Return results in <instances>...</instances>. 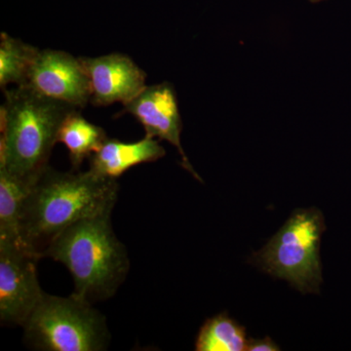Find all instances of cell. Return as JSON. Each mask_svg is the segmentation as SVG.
I'll return each instance as SVG.
<instances>
[{"mask_svg":"<svg viewBox=\"0 0 351 351\" xmlns=\"http://www.w3.org/2000/svg\"><path fill=\"white\" fill-rule=\"evenodd\" d=\"M119 191L117 179L93 170L61 172L49 166L25 196L21 216L23 242L41 257L48 244L69 226L112 215Z\"/></svg>","mask_w":351,"mask_h":351,"instance_id":"1","label":"cell"},{"mask_svg":"<svg viewBox=\"0 0 351 351\" xmlns=\"http://www.w3.org/2000/svg\"><path fill=\"white\" fill-rule=\"evenodd\" d=\"M80 110L27 86L4 90L0 108V167L31 189L49 167L64 120Z\"/></svg>","mask_w":351,"mask_h":351,"instance_id":"2","label":"cell"},{"mask_svg":"<svg viewBox=\"0 0 351 351\" xmlns=\"http://www.w3.org/2000/svg\"><path fill=\"white\" fill-rule=\"evenodd\" d=\"M110 217L78 221L41 253V258L63 263L73 277V294L93 304L113 297L130 271L128 252L113 232Z\"/></svg>","mask_w":351,"mask_h":351,"instance_id":"3","label":"cell"},{"mask_svg":"<svg viewBox=\"0 0 351 351\" xmlns=\"http://www.w3.org/2000/svg\"><path fill=\"white\" fill-rule=\"evenodd\" d=\"M325 230L324 215L319 209H297L249 263L288 281L302 294H319L323 282L320 244Z\"/></svg>","mask_w":351,"mask_h":351,"instance_id":"4","label":"cell"},{"mask_svg":"<svg viewBox=\"0 0 351 351\" xmlns=\"http://www.w3.org/2000/svg\"><path fill=\"white\" fill-rule=\"evenodd\" d=\"M25 341L43 351H103L110 343L107 318L71 294L45 293L24 326Z\"/></svg>","mask_w":351,"mask_h":351,"instance_id":"5","label":"cell"},{"mask_svg":"<svg viewBox=\"0 0 351 351\" xmlns=\"http://www.w3.org/2000/svg\"><path fill=\"white\" fill-rule=\"evenodd\" d=\"M40 255L23 241L0 239V320L23 327L45 292L38 281Z\"/></svg>","mask_w":351,"mask_h":351,"instance_id":"6","label":"cell"},{"mask_svg":"<svg viewBox=\"0 0 351 351\" xmlns=\"http://www.w3.org/2000/svg\"><path fill=\"white\" fill-rule=\"evenodd\" d=\"M24 86L80 110L91 100L89 77L82 61L64 51H39Z\"/></svg>","mask_w":351,"mask_h":351,"instance_id":"7","label":"cell"},{"mask_svg":"<svg viewBox=\"0 0 351 351\" xmlns=\"http://www.w3.org/2000/svg\"><path fill=\"white\" fill-rule=\"evenodd\" d=\"M123 106L122 113L133 115L144 127L145 136L167 141L177 147L182 157V168L189 171L197 181L203 182L182 147V122L173 84L166 82L145 86L138 96Z\"/></svg>","mask_w":351,"mask_h":351,"instance_id":"8","label":"cell"},{"mask_svg":"<svg viewBox=\"0 0 351 351\" xmlns=\"http://www.w3.org/2000/svg\"><path fill=\"white\" fill-rule=\"evenodd\" d=\"M80 59L89 77L90 103L96 107L115 103L125 105L147 86V73L127 55L112 53Z\"/></svg>","mask_w":351,"mask_h":351,"instance_id":"9","label":"cell"},{"mask_svg":"<svg viewBox=\"0 0 351 351\" xmlns=\"http://www.w3.org/2000/svg\"><path fill=\"white\" fill-rule=\"evenodd\" d=\"M165 154V149L156 138L145 136L134 143L108 138L101 149L90 157L89 169L117 180L138 164L156 162Z\"/></svg>","mask_w":351,"mask_h":351,"instance_id":"10","label":"cell"},{"mask_svg":"<svg viewBox=\"0 0 351 351\" xmlns=\"http://www.w3.org/2000/svg\"><path fill=\"white\" fill-rule=\"evenodd\" d=\"M80 110L69 113L58 134V143L68 149L73 170H80L85 159L98 152L108 138L101 127L88 121Z\"/></svg>","mask_w":351,"mask_h":351,"instance_id":"11","label":"cell"},{"mask_svg":"<svg viewBox=\"0 0 351 351\" xmlns=\"http://www.w3.org/2000/svg\"><path fill=\"white\" fill-rule=\"evenodd\" d=\"M38 48L12 38L6 32L0 34V87L9 84L24 86L36 57Z\"/></svg>","mask_w":351,"mask_h":351,"instance_id":"12","label":"cell"},{"mask_svg":"<svg viewBox=\"0 0 351 351\" xmlns=\"http://www.w3.org/2000/svg\"><path fill=\"white\" fill-rule=\"evenodd\" d=\"M246 329L226 313L208 318L195 341L196 351L246 350Z\"/></svg>","mask_w":351,"mask_h":351,"instance_id":"13","label":"cell"},{"mask_svg":"<svg viewBox=\"0 0 351 351\" xmlns=\"http://www.w3.org/2000/svg\"><path fill=\"white\" fill-rule=\"evenodd\" d=\"M29 191L0 167V239L23 241L21 216L25 196Z\"/></svg>","mask_w":351,"mask_h":351,"instance_id":"14","label":"cell"},{"mask_svg":"<svg viewBox=\"0 0 351 351\" xmlns=\"http://www.w3.org/2000/svg\"><path fill=\"white\" fill-rule=\"evenodd\" d=\"M246 350L248 351H277L280 348L269 337L263 339H250L247 343Z\"/></svg>","mask_w":351,"mask_h":351,"instance_id":"15","label":"cell"},{"mask_svg":"<svg viewBox=\"0 0 351 351\" xmlns=\"http://www.w3.org/2000/svg\"><path fill=\"white\" fill-rule=\"evenodd\" d=\"M311 2H318L321 1V0H311Z\"/></svg>","mask_w":351,"mask_h":351,"instance_id":"16","label":"cell"}]
</instances>
